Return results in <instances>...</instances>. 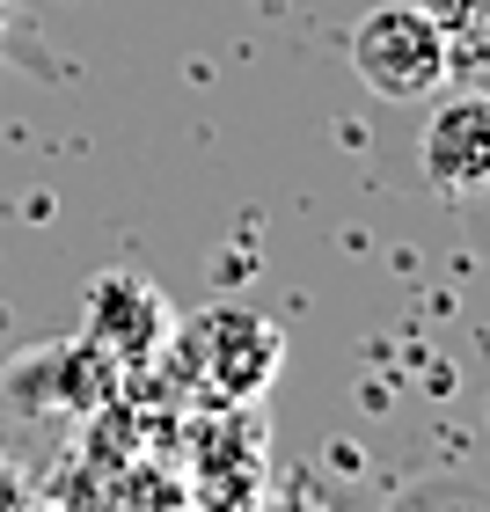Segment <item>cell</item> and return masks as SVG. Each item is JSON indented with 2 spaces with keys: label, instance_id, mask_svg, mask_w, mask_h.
Returning <instances> with one entry per match:
<instances>
[{
  "label": "cell",
  "instance_id": "3957f363",
  "mask_svg": "<svg viewBox=\"0 0 490 512\" xmlns=\"http://www.w3.org/2000/svg\"><path fill=\"white\" fill-rule=\"evenodd\" d=\"M417 169L439 198H476L490 191V88H439L432 118L417 132Z\"/></svg>",
  "mask_w": 490,
  "mask_h": 512
},
{
  "label": "cell",
  "instance_id": "277c9868",
  "mask_svg": "<svg viewBox=\"0 0 490 512\" xmlns=\"http://www.w3.org/2000/svg\"><path fill=\"white\" fill-rule=\"evenodd\" d=\"M176 337V308L154 278L139 271H103L88 286V344L110 359V366H147L161 359V344Z\"/></svg>",
  "mask_w": 490,
  "mask_h": 512
},
{
  "label": "cell",
  "instance_id": "7a4b0ae2",
  "mask_svg": "<svg viewBox=\"0 0 490 512\" xmlns=\"http://www.w3.org/2000/svg\"><path fill=\"white\" fill-rule=\"evenodd\" d=\"M169 344H176V359L205 381V395H220V403L264 395L271 374H278V359H286L278 330L264 315H249V308H205L191 330H176Z\"/></svg>",
  "mask_w": 490,
  "mask_h": 512
},
{
  "label": "cell",
  "instance_id": "5b68a950",
  "mask_svg": "<svg viewBox=\"0 0 490 512\" xmlns=\"http://www.w3.org/2000/svg\"><path fill=\"white\" fill-rule=\"evenodd\" d=\"M8 30H15V0H0V52H8Z\"/></svg>",
  "mask_w": 490,
  "mask_h": 512
},
{
  "label": "cell",
  "instance_id": "6da1fadb",
  "mask_svg": "<svg viewBox=\"0 0 490 512\" xmlns=\"http://www.w3.org/2000/svg\"><path fill=\"white\" fill-rule=\"evenodd\" d=\"M352 74L373 103H432L454 81L447 22L425 0H381L352 22Z\"/></svg>",
  "mask_w": 490,
  "mask_h": 512
}]
</instances>
